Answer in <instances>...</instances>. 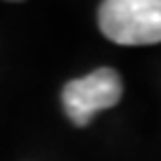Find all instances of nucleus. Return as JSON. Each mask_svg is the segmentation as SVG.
I'll use <instances>...</instances> for the list:
<instances>
[{"mask_svg":"<svg viewBox=\"0 0 161 161\" xmlns=\"http://www.w3.org/2000/svg\"><path fill=\"white\" fill-rule=\"evenodd\" d=\"M97 21L102 33L119 45L161 43V0H107Z\"/></svg>","mask_w":161,"mask_h":161,"instance_id":"obj_1","label":"nucleus"},{"mask_svg":"<svg viewBox=\"0 0 161 161\" xmlns=\"http://www.w3.org/2000/svg\"><path fill=\"white\" fill-rule=\"evenodd\" d=\"M121 92H123L121 76L109 66H102L83 78L69 80L62 90V102L66 116L76 126H86L97 111L119 104Z\"/></svg>","mask_w":161,"mask_h":161,"instance_id":"obj_2","label":"nucleus"}]
</instances>
